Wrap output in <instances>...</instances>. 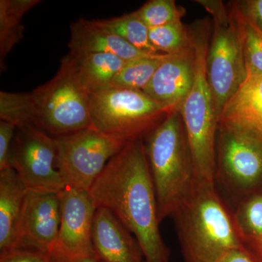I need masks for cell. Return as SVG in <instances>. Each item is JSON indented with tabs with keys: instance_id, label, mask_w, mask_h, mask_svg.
<instances>
[{
	"instance_id": "obj_31",
	"label": "cell",
	"mask_w": 262,
	"mask_h": 262,
	"mask_svg": "<svg viewBox=\"0 0 262 262\" xmlns=\"http://www.w3.org/2000/svg\"><path fill=\"white\" fill-rule=\"evenodd\" d=\"M72 262H100L98 261L96 256H88V257H84L78 258V259L75 260V261Z\"/></svg>"
},
{
	"instance_id": "obj_4",
	"label": "cell",
	"mask_w": 262,
	"mask_h": 262,
	"mask_svg": "<svg viewBox=\"0 0 262 262\" xmlns=\"http://www.w3.org/2000/svg\"><path fill=\"white\" fill-rule=\"evenodd\" d=\"M208 27L203 21L194 26L189 32L195 56V77L192 89L179 112L192 153L194 179L215 183V143L219 122L206 75V57L209 46Z\"/></svg>"
},
{
	"instance_id": "obj_8",
	"label": "cell",
	"mask_w": 262,
	"mask_h": 262,
	"mask_svg": "<svg viewBox=\"0 0 262 262\" xmlns=\"http://www.w3.org/2000/svg\"><path fill=\"white\" fill-rule=\"evenodd\" d=\"M55 141L56 167L66 187L88 192L108 161L127 144L93 126Z\"/></svg>"
},
{
	"instance_id": "obj_5",
	"label": "cell",
	"mask_w": 262,
	"mask_h": 262,
	"mask_svg": "<svg viewBox=\"0 0 262 262\" xmlns=\"http://www.w3.org/2000/svg\"><path fill=\"white\" fill-rule=\"evenodd\" d=\"M35 125L52 138L61 137L92 127L90 94L81 83L68 54L52 80L31 92Z\"/></svg>"
},
{
	"instance_id": "obj_13",
	"label": "cell",
	"mask_w": 262,
	"mask_h": 262,
	"mask_svg": "<svg viewBox=\"0 0 262 262\" xmlns=\"http://www.w3.org/2000/svg\"><path fill=\"white\" fill-rule=\"evenodd\" d=\"M194 77L195 56L192 46L188 51L165 57L143 92L170 113L179 112L192 89Z\"/></svg>"
},
{
	"instance_id": "obj_18",
	"label": "cell",
	"mask_w": 262,
	"mask_h": 262,
	"mask_svg": "<svg viewBox=\"0 0 262 262\" xmlns=\"http://www.w3.org/2000/svg\"><path fill=\"white\" fill-rule=\"evenodd\" d=\"M81 83L90 95L111 88L114 79L127 61L106 53H69Z\"/></svg>"
},
{
	"instance_id": "obj_3",
	"label": "cell",
	"mask_w": 262,
	"mask_h": 262,
	"mask_svg": "<svg viewBox=\"0 0 262 262\" xmlns=\"http://www.w3.org/2000/svg\"><path fill=\"white\" fill-rule=\"evenodd\" d=\"M145 138L146 156L161 222L173 216L190 191L194 181V164L179 112L169 113Z\"/></svg>"
},
{
	"instance_id": "obj_22",
	"label": "cell",
	"mask_w": 262,
	"mask_h": 262,
	"mask_svg": "<svg viewBox=\"0 0 262 262\" xmlns=\"http://www.w3.org/2000/svg\"><path fill=\"white\" fill-rule=\"evenodd\" d=\"M167 56L160 54L127 61L114 79L111 87L144 91Z\"/></svg>"
},
{
	"instance_id": "obj_14",
	"label": "cell",
	"mask_w": 262,
	"mask_h": 262,
	"mask_svg": "<svg viewBox=\"0 0 262 262\" xmlns=\"http://www.w3.org/2000/svg\"><path fill=\"white\" fill-rule=\"evenodd\" d=\"M93 246L100 262H145L137 239L103 208H97L95 214Z\"/></svg>"
},
{
	"instance_id": "obj_1",
	"label": "cell",
	"mask_w": 262,
	"mask_h": 262,
	"mask_svg": "<svg viewBox=\"0 0 262 262\" xmlns=\"http://www.w3.org/2000/svg\"><path fill=\"white\" fill-rule=\"evenodd\" d=\"M89 192L96 208L111 212L135 237L145 262H169L143 138L127 143L108 161Z\"/></svg>"
},
{
	"instance_id": "obj_24",
	"label": "cell",
	"mask_w": 262,
	"mask_h": 262,
	"mask_svg": "<svg viewBox=\"0 0 262 262\" xmlns=\"http://www.w3.org/2000/svg\"><path fill=\"white\" fill-rule=\"evenodd\" d=\"M149 34L153 47L163 54H177L192 47L190 34L181 20L150 29Z\"/></svg>"
},
{
	"instance_id": "obj_20",
	"label": "cell",
	"mask_w": 262,
	"mask_h": 262,
	"mask_svg": "<svg viewBox=\"0 0 262 262\" xmlns=\"http://www.w3.org/2000/svg\"><path fill=\"white\" fill-rule=\"evenodd\" d=\"M39 0H1L0 1V62L23 38L24 15L39 4Z\"/></svg>"
},
{
	"instance_id": "obj_16",
	"label": "cell",
	"mask_w": 262,
	"mask_h": 262,
	"mask_svg": "<svg viewBox=\"0 0 262 262\" xmlns=\"http://www.w3.org/2000/svg\"><path fill=\"white\" fill-rule=\"evenodd\" d=\"M219 126L244 131L262 139V75H248L225 106Z\"/></svg>"
},
{
	"instance_id": "obj_21",
	"label": "cell",
	"mask_w": 262,
	"mask_h": 262,
	"mask_svg": "<svg viewBox=\"0 0 262 262\" xmlns=\"http://www.w3.org/2000/svg\"><path fill=\"white\" fill-rule=\"evenodd\" d=\"M231 11L238 29L247 76L262 75V32L241 12L237 3Z\"/></svg>"
},
{
	"instance_id": "obj_12",
	"label": "cell",
	"mask_w": 262,
	"mask_h": 262,
	"mask_svg": "<svg viewBox=\"0 0 262 262\" xmlns=\"http://www.w3.org/2000/svg\"><path fill=\"white\" fill-rule=\"evenodd\" d=\"M61 215L59 193L29 190L24 202L15 249L54 252Z\"/></svg>"
},
{
	"instance_id": "obj_25",
	"label": "cell",
	"mask_w": 262,
	"mask_h": 262,
	"mask_svg": "<svg viewBox=\"0 0 262 262\" xmlns=\"http://www.w3.org/2000/svg\"><path fill=\"white\" fill-rule=\"evenodd\" d=\"M0 119L15 126L35 124V110L31 93L0 92Z\"/></svg>"
},
{
	"instance_id": "obj_30",
	"label": "cell",
	"mask_w": 262,
	"mask_h": 262,
	"mask_svg": "<svg viewBox=\"0 0 262 262\" xmlns=\"http://www.w3.org/2000/svg\"><path fill=\"white\" fill-rule=\"evenodd\" d=\"M215 262H259L245 248H237L226 253Z\"/></svg>"
},
{
	"instance_id": "obj_2",
	"label": "cell",
	"mask_w": 262,
	"mask_h": 262,
	"mask_svg": "<svg viewBox=\"0 0 262 262\" xmlns=\"http://www.w3.org/2000/svg\"><path fill=\"white\" fill-rule=\"evenodd\" d=\"M172 217L184 262H215L232 250L244 248L214 182L194 179Z\"/></svg>"
},
{
	"instance_id": "obj_23",
	"label": "cell",
	"mask_w": 262,
	"mask_h": 262,
	"mask_svg": "<svg viewBox=\"0 0 262 262\" xmlns=\"http://www.w3.org/2000/svg\"><path fill=\"white\" fill-rule=\"evenodd\" d=\"M136 49L151 55L163 54L157 51L149 39V29L134 13L106 20H98Z\"/></svg>"
},
{
	"instance_id": "obj_9",
	"label": "cell",
	"mask_w": 262,
	"mask_h": 262,
	"mask_svg": "<svg viewBox=\"0 0 262 262\" xmlns=\"http://www.w3.org/2000/svg\"><path fill=\"white\" fill-rule=\"evenodd\" d=\"M215 179L229 191L244 196L262 184V139L244 131L218 127Z\"/></svg>"
},
{
	"instance_id": "obj_28",
	"label": "cell",
	"mask_w": 262,
	"mask_h": 262,
	"mask_svg": "<svg viewBox=\"0 0 262 262\" xmlns=\"http://www.w3.org/2000/svg\"><path fill=\"white\" fill-rule=\"evenodd\" d=\"M16 126L10 122L0 121V170L10 168V155Z\"/></svg>"
},
{
	"instance_id": "obj_10",
	"label": "cell",
	"mask_w": 262,
	"mask_h": 262,
	"mask_svg": "<svg viewBox=\"0 0 262 262\" xmlns=\"http://www.w3.org/2000/svg\"><path fill=\"white\" fill-rule=\"evenodd\" d=\"M54 138L32 125L16 127L10 167L29 190L60 193L66 184L56 167Z\"/></svg>"
},
{
	"instance_id": "obj_15",
	"label": "cell",
	"mask_w": 262,
	"mask_h": 262,
	"mask_svg": "<svg viewBox=\"0 0 262 262\" xmlns=\"http://www.w3.org/2000/svg\"><path fill=\"white\" fill-rule=\"evenodd\" d=\"M70 32V53H106L115 55L125 61L156 56L136 49L103 26L98 20L80 18L71 24Z\"/></svg>"
},
{
	"instance_id": "obj_19",
	"label": "cell",
	"mask_w": 262,
	"mask_h": 262,
	"mask_svg": "<svg viewBox=\"0 0 262 262\" xmlns=\"http://www.w3.org/2000/svg\"><path fill=\"white\" fill-rule=\"evenodd\" d=\"M232 218L243 246L262 262V192L242 198Z\"/></svg>"
},
{
	"instance_id": "obj_17",
	"label": "cell",
	"mask_w": 262,
	"mask_h": 262,
	"mask_svg": "<svg viewBox=\"0 0 262 262\" xmlns=\"http://www.w3.org/2000/svg\"><path fill=\"white\" fill-rule=\"evenodd\" d=\"M28 191L13 168L0 170V255L15 249Z\"/></svg>"
},
{
	"instance_id": "obj_26",
	"label": "cell",
	"mask_w": 262,
	"mask_h": 262,
	"mask_svg": "<svg viewBox=\"0 0 262 262\" xmlns=\"http://www.w3.org/2000/svg\"><path fill=\"white\" fill-rule=\"evenodd\" d=\"M134 13L150 29L181 20L184 10L173 0H151Z\"/></svg>"
},
{
	"instance_id": "obj_29",
	"label": "cell",
	"mask_w": 262,
	"mask_h": 262,
	"mask_svg": "<svg viewBox=\"0 0 262 262\" xmlns=\"http://www.w3.org/2000/svg\"><path fill=\"white\" fill-rule=\"evenodd\" d=\"M237 6L262 32V0H247L237 3Z\"/></svg>"
},
{
	"instance_id": "obj_27",
	"label": "cell",
	"mask_w": 262,
	"mask_h": 262,
	"mask_svg": "<svg viewBox=\"0 0 262 262\" xmlns=\"http://www.w3.org/2000/svg\"><path fill=\"white\" fill-rule=\"evenodd\" d=\"M0 262H66L55 253L30 249H15L0 255Z\"/></svg>"
},
{
	"instance_id": "obj_11",
	"label": "cell",
	"mask_w": 262,
	"mask_h": 262,
	"mask_svg": "<svg viewBox=\"0 0 262 262\" xmlns=\"http://www.w3.org/2000/svg\"><path fill=\"white\" fill-rule=\"evenodd\" d=\"M61 224L53 253L66 262L96 256L93 246V226L96 208L88 191L67 187L59 193Z\"/></svg>"
},
{
	"instance_id": "obj_6",
	"label": "cell",
	"mask_w": 262,
	"mask_h": 262,
	"mask_svg": "<svg viewBox=\"0 0 262 262\" xmlns=\"http://www.w3.org/2000/svg\"><path fill=\"white\" fill-rule=\"evenodd\" d=\"M211 14L213 35L206 57L207 80L217 120L224 106L247 77L242 44L232 11L222 1H196Z\"/></svg>"
},
{
	"instance_id": "obj_7",
	"label": "cell",
	"mask_w": 262,
	"mask_h": 262,
	"mask_svg": "<svg viewBox=\"0 0 262 262\" xmlns=\"http://www.w3.org/2000/svg\"><path fill=\"white\" fill-rule=\"evenodd\" d=\"M169 113L143 91L111 87L90 95L93 127L125 143L144 139Z\"/></svg>"
}]
</instances>
